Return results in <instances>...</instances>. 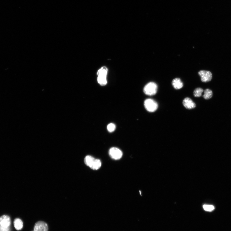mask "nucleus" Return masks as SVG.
Instances as JSON below:
<instances>
[{
  "label": "nucleus",
  "mask_w": 231,
  "mask_h": 231,
  "mask_svg": "<svg viewBox=\"0 0 231 231\" xmlns=\"http://www.w3.org/2000/svg\"><path fill=\"white\" fill-rule=\"evenodd\" d=\"M203 207L204 209L208 212H211L215 208L213 206L210 205H205L203 206Z\"/></svg>",
  "instance_id": "15"
},
{
  "label": "nucleus",
  "mask_w": 231,
  "mask_h": 231,
  "mask_svg": "<svg viewBox=\"0 0 231 231\" xmlns=\"http://www.w3.org/2000/svg\"><path fill=\"white\" fill-rule=\"evenodd\" d=\"M101 165V163L99 159H96L90 168L93 170H97L100 168Z\"/></svg>",
  "instance_id": "13"
},
{
  "label": "nucleus",
  "mask_w": 231,
  "mask_h": 231,
  "mask_svg": "<svg viewBox=\"0 0 231 231\" xmlns=\"http://www.w3.org/2000/svg\"><path fill=\"white\" fill-rule=\"evenodd\" d=\"M109 155L112 159L115 160L121 159L123 155V153L119 148L116 147H112L109 151Z\"/></svg>",
  "instance_id": "5"
},
{
  "label": "nucleus",
  "mask_w": 231,
  "mask_h": 231,
  "mask_svg": "<svg viewBox=\"0 0 231 231\" xmlns=\"http://www.w3.org/2000/svg\"><path fill=\"white\" fill-rule=\"evenodd\" d=\"M184 106L188 109H192L196 107V105L192 100L189 98H185L183 101Z\"/></svg>",
  "instance_id": "8"
},
{
  "label": "nucleus",
  "mask_w": 231,
  "mask_h": 231,
  "mask_svg": "<svg viewBox=\"0 0 231 231\" xmlns=\"http://www.w3.org/2000/svg\"><path fill=\"white\" fill-rule=\"evenodd\" d=\"M11 224L10 217L8 215H4L0 217V226L9 227Z\"/></svg>",
  "instance_id": "7"
},
{
  "label": "nucleus",
  "mask_w": 231,
  "mask_h": 231,
  "mask_svg": "<svg viewBox=\"0 0 231 231\" xmlns=\"http://www.w3.org/2000/svg\"><path fill=\"white\" fill-rule=\"evenodd\" d=\"M144 106L146 110L150 112H154L157 110L158 105L157 103L152 99H149L145 100Z\"/></svg>",
  "instance_id": "3"
},
{
  "label": "nucleus",
  "mask_w": 231,
  "mask_h": 231,
  "mask_svg": "<svg viewBox=\"0 0 231 231\" xmlns=\"http://www.w3.org/2000/svg\"><path fill=\"white\" fill-rule=\"evenodd\" d=\"M198 74L201 77V81L203 82H209L212 79V74L210 71L202 70L200 71Z\"/></svg>",
  "instance_id": "4"
},
{
  "label": "nucleus",
  "mask_w": 231,
  "mask_h": 231,
  "mask_svg": "<svg viewBox=\"0 0 231 231\" xmlns=\"http://www.w3.org/2000/svg\"><path fill=\"white\" fill-rule=\"evenodd\" d=\"M95 160L96 159L92 156H87L85 159V164L86 165L90 167L93 164Z\"/></svg>",
  "instance_id": "10"
},
{
  "label": "nucleus",
  "mask_w": 231,
  "mask_h": 231,
  "mask_svg": "<svg viewBox=\"0 0 231 231\" xmlns=\"http://www.w3.org/2000/svg\"><path fill=\"white\" fill-rule=\"evenodd\" d=\"M172 85L174 88L176 90L180 89L183 86V83L179 78H176L172 81Z\"/></svg>",
  "instance_id": "9"
},
{
  "label": "nucleus",
  "mask_w": 231,
  "mask_h": 231,
  "mask_svg": "<svg viewBox=\"0 0 231 231\" xmlns=\"http://www.w3.org/2000/svg\"><path fill=\"white\" fill-rule=\"evenodd\" d=\"M108 73V69L106 66L102 67L97 72V81L101 86L106 85L107 83V76Z\"/></svg>",
  "instance_id": "1"
},
{
  "label": "nucleus",
  "mask_w": 231,
  "mask_h": 231,
  "mask_svg": "<svg viewBox=\"0 0 231 231\" xmlns=\"http://www.w3.org/2000/svg\"><path fill=\"white\" fill-rule=\"evenodd\" d=\"M48 225L46 222L40 221L35 224L32 231H48Z\"/></svg>",
  "instance_id": "6"
},
{
  "label": "nucleus",
  "mask_w": 231,
  "mask_h": 231,
  "mask_svg": "<svg viewBox=\"0 0 231 231\" xmlns=\"http://www.w3.org/2000/svg\"><path fill=\"white\" fill-rule=\"evenodd\" d=\"M158 86L156 83L151 82L147 84L144 87V93L148 96H152L157 93Z\"/></svg>",
  "instance_id": "2"
},
{
  "label": "nucleus",
  "mask_w": 231,
  "mask_h": 231,
  "mask_svg": "<svg viewBox=\"0 0 231 231\" xmlns=\"http://www.w3.org/2000/svg\"><path fill=\"white\" fill-rule=\"evenodd\" d=\"M116 126L113 123H110L107 126V130L108 132H112L115 131L116 129Z\"/></svg>",
  "instance_id": "16"
},
{
  "label": "nucleus",
  "mask_w": 231,
  "mask_h": 231,
  "mask_svg": "<svg viewBox=\"0 0 231 231\" xmlns=\"http://www.w3.org/2000/svg\"><path fill=\"white\" fill-rule=\"evenodd\" d=\"M213 96L212 91L209 89H207L204 91L203 97L205 99H209L212 97Z\"/></svg>",
  "instance_id": "12"
},
{
  "label": "nucleus",
  "mask_w": 231,
  "mask_h": 231,
  "mask_svg": "<svg viewBox=\"0 0 231 231\" xmlns=\"http://www.w3.org/2000/svg\"><path fill=\"white\" fill-rule=\"evenodd\" d=\"M203 91V89L201 88H196L194 92V96L197 97H200L202 96V94Z\"/></svg>",
  "instance_id": "14"
},
{
  "label": "nucleus",
  "mask_w": 231,
  "mask_h": 231,
  "mask_svg": "<svg viewBox=\"0 0 231 231\" xmlns=\"http://www.w3.org/2000/svg\"><path fill=\"white\" fill-rule=\"evenodd\" d=\"M0 231H10V227H4L0 226Z\"/></svg>",
  "instance_id": "17"
},
{
  "label": "nucleus",
  "mask_w": 231,
  "mask_h": 231,
  "mask_svg": "<svg viewBox=\"0 0 231 231\" xmlns=\"http://www.w3.org/2000/svg\"><path fill=\"white\" fill-rule=\"evenodd\" d=\"M14 225L16 229L18 230H21L23 227V222L19 218H17L14 221Z\"/></svg>",
  "instance_id": "11"
}]
</instances>
